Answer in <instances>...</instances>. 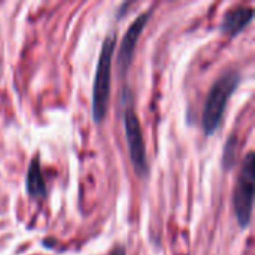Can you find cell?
<instances>
[{
	"label": "cell",
	"instance_id": "1",
	"mask_svg": "<svg viewBox=\"0 0 255 255\" xmlns=\"http://www.w3.org/2000/svg\"><path fill=\"white\" fill-rule=\"evenodd\" d=\"M239 84H241V75L235 70H227L211 87L202 114L203 130L208 136H212L220 127L227 102Z\"/></svg>",
	"mask_w": 255,
	"mask_h": 255
},
{
	"label": "cell",
	"instance_id": "2",
	"mask_svg": "<svg viewBox=\"0 0 255 255\" xmlns=\"http://www.w3.org/2000/svg\"><path fill=\"white\" fill-rule=\"evenodd\" d=\"M117 43L115 31L109 33L100 49L97 67H96V76H94V85H93V117L96 123H102L109 105V96H111V67H112V54Z\"/></svg>",
	"mask_w": 255,
	"mask_h": 255
},
{
	"label": "cell",
	"instance_id": "3",
	"mask_svg": "<svg viewBox=\"0 0 255 255\" xmlns=\"http://www.w3.org/2000/svg\"><path fill=\"white\" fill-rule=\"evenodd\" d=\"M254 178H255V155L254 152H248L244 166L241 169L238 184L235 187L233 194V208L238 218V223L242 229H245L253 215V197H254Z\"/></svg>",
	"mask_w": 255,
	"mask_h": 255
},
{
	"label": "cell",
	"instance_id": "4",
	"mask_svg": "<svg viewBox=\"0 0 255 255\" xmlns=\"http://www.w3.org/2000/svg\"><path fill=\"white\" fill-rule=\"evenodd\" d=\"M124 128H126V139L130 151V158L134 166V172L140 178H145L149 170L146 161V148L143 142L140 121L133 108H127L124 112Z\"/></svg>",
	"mask_w": 255,
	"mask_h": 255
},
{
	"label": "cell",
	"instance_id": "5",
	"mask_svg": "<svg viewBox=\"0 0 255 255\" xmlns=\"http://www.w3.org/2000/svg\"><path fill=\"white\" fill-rule=\"evenodd\" d=\"M151 18V12H143L140 13L128 27V30L126 31L123 42L120 45L118 49V57H117V64H118V70L120 73H127L128 67L133 63V57H134V49L136 45L140 39V34L143 31V28L146 27L148 21Z\"/></svg>",
	"mask_w": 255,
	"mask_h": 255
},
{
	"label": "cell",
	"instance_id": "6",
	"mask_svg": "<svg viewBox=\"0 0 255 255\" xmlns=\"http://www.w3.org/2000/svg\"><path fill=\"white\" fill-rule=\"evenodd\" d=\"M254 18V10L251 7H236L232 9L226 13L223 24H221V30L224 33H227L229 36H236L238 33H241Z\"/></svg>",
	"mask_w": 255,
	"mask_h": 255
},
{
	"label": "cell",
	"instance_id": "7",
	"mask_svg": "<svg viewBox=\"0 0 255 255\" xmlns=\"http://www.w3.org/2000/svg\"><path fill=\"white\" fill-rule=\"evenodd\" d=\"M25 188H27V194L33 199L46 197V184H45V179H43V175L40 170V163H39L37 157H34L28 166Z\"/></svg>",
	"mask_w": 255,
	"mask_h": 255
},
{
	"label": "cell",
	"instance_id": "8",
	"mask_svg": "<svg viewBox=\"0 0 255 255\" xmlns=\"http://www.w3.org/2000/svg\"><path fill=\"white\" fill-rule=\"evenodd\" d=\"M236 136H230L227 139L226 148H224V155H223V167L224 170H229L235 166L236 161Z\"/></svg>",
	"mask_w": 255,
	"mask_h": 255
},
{
	"label": "cell",
	"instance_id": "9",
	"mask_svg": "<svg viewBox=\"0 0 255 255\" xmlns=\"http://www.w3.org/2000/svg\"><path fill=\"white\" fill-rule=\"evenodd\" d=\"M109 255H126V250H124V247H115L114 250H112V253Z\"/></svg>",
	"mask_w": 255,
	"mask_h": 255
}]
</instances>
